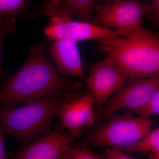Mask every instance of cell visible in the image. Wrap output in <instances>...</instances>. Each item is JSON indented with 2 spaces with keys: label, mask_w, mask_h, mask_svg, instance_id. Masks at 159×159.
Returning a JSON list of instances; mask_svg holds the SVG:
<instances>
[{
  "label": "cell",
  "mask_w": 159,
  "mask_h": 159,
  "mask_svg": "<svg viewBox=\"0 0 159 159\" xmlns=\"http://www.w3.org/2000/svg\"><path fill=\"white\" fill-rule=\"evenodd\" d=\"M94 106L95 99L91 92L69 94L58 112L60 122L56 129L61 131L66 129L70 136L74 139L79 138L83 132L94 126Z\"/></svg>",
  "instance_id": "obj_7"
},
{
  "label": "cell",
  "mask_w": 159,
  "mask_h": 159,
  "mask_svg": "<svg viewBox=\"0 0 159 159\" xmlns=\"http://www.w3.org/2000/svg\"><path fill=\"white\" fill-rule=\"evenodd\" d=\"M48 51L54 60L60 74L74 76L85 81L77 42L68 39L56 40L48 46Z\"/></svg>",
  "instance_id": "obj_11"
},
{
  "label": "cell",
  "mask_w": 159,
  "mask_h": 159,
  "mask_svg": "<svg viewBox=\"0 0 159 159\" xmlns=\"http://www.w3.org/2000/svg\"><path fill=\"white\" fill-rule=\"evenodd\" d=\"M159 90V76L128 81L96 111L94 126L121 109L126 111L144 104Z\"/></svg>",
  "instance_id": "obj_6"
},
{
  "label": "cell",
  "mask_w": 159,
  "mask_h": 159,
  "mask_svg": "<svg viewBox=\"0 0 159 159\" xmlns=\"http://www.w3.org/2000/svg\"><path fill=\"white\" fill-rule=\"evenodd\" d=\"M97 2L98 1H102L104 3H110L116 2V1H119V0H96Z\"/></svg>",
  "instance_id": "obj_21"
},
{
  "label": "cell",
  "mask_w": 159,
  "mask_h": 159,
  "mask_svg": "<svg viewBox=\"0 0 159 159\" xmlns=\"http://www.w3.org/2000/svg\"><path fill=\"white\" fill-rule=\"evenodd\" d=\"M45 46V42L31 46L22 66L2 84L0 108L13 107L42 97L65 96L79 90L80 83L60 74L47 58Z\"/></svg>",
  "instance_id": "obj_1"
},
{
  "label": "cell",
  "mask_w": 159,
  "mask_h": 159,
  "mask_svg": "<svg viewBox=\"0 0 159 159\" xmlns=\"http://www.w3.org/2000/svg\"><path fill=\"white\" fill-rule=\"evenodd\" d=\"M102 156L94 153L88 145L73 144L69 148L68 159H99Z\"/></svg>",
  "instance_id": "obj_17"
},
{
  "label": "cell",
  "mask_w": 159,
  "mask_h": 159,
  "mask_svg": "<svg viewBox=\"0 0 159 159\" xmlns=\"http://www.w3.org/2000/svg\"><path fill=\"white\" fill-rule=\"evenodd\" d=\"M126 112L135 113L140 117L150 118L159 114V90L144 104Z\"/></svg>",
  "instance_id": "obj_15"
},
{
  "label": "cell",
  "mask_w": 159,
  "mask_h": 159,
  "mask_svg": "<svg viewBox=\"0 0 159 159\" xmlns=\"http://www.w3.org/2000/svg\"><path fill=\"white\" fill-rule=\"evenodd\" d=\"M75 139L68 134L55 129L40 136L14 152H9V158L68 159L70 147Z\"/></svg>",
  "instance_id": "obj_10"
},
{
  "label": "cell",
  "mask_w": 159,
  "mask_h": 159,
  "mask_svg": "<svg viewBox=\"0 0 159 159\" xmlns=\"http://www.w3.org/2000/svg\"><path fill=\"white\" fill-rule=\"evenodd\" d=\"M15 16H0V87L2 85V81L6 77L7 73L3 70L2 66V56L3 45L7 36L16 30L15 26Z\"/></svg>",
  "instance_id": "obj_14"
},
{
  "label": "cell",
  "mask_w": 159,
  "mask_h": 159,
  "mask_svg": "<svg viewBox=\"0 0 159 159\" xmlns=\"http://www.w3.org/2000/svg\"><path fill=\"white\" fill-rule=\"evenodd\" d=\"M126 153L151 152V157L159 158V129L150 130L133 145L123 150Z\"/></svg>",
  "instance_id": "obj_12"
},
{
  "label": "cell",
  "mask_w": 159,
  "mask_h": 159,
  "mask_svg": "<svg viewBox=\"0 0 159 159\" xmlns=\"http://www.w3.org/2000/svg\"><path fill=\"white\" fill-rule=\"evenodd\" d=\"M88 70L89 75L85 82L93 95L96 108L99 109L124 85L127 77L109 56L89 66Z\"/></svg>",
  "instance_id": "obj_9"
},
{
  "label": "cell",
  "mask_w": 159,
  "mask_h": 159,
  "mask_svg": "<svg viewBox=\"0 0 159 159\" xmlns=\"http://www.w3.org/2000/svg\"><path fill=\"white\" fill-rule=\"evenodd\" d=\"M6 134L4 129L0 126V159L9 158L8 152H6L5 147L4 138Z\"/></svg>",
  "instance_id": "obj_20"
},
{
  "label": "cell",
  "mask_w": 159,
  "mask_h": 159,
  "mask_svg": "<svg viewBox=\"0 0 159 159\" xmlns=\"http://www.w3.org/2000/svg\"><path fill=\"white\" fill-rule=\"evenodd\" d=\"M106 120L93 126L77 144L123 150L145 136L152 125L150 118L134 117L129 112L111 115Z\"/></svg>",
  "instance_id": "obj_5"
},
{
  "label": "cell",
  "mask_w": 159,
  "mask_h": 159,
  "mask_svg": "<svg viewBox=\"0 0 159 159\" xmlns=\"http://www.w3.org/2000/svg\"><path fill=\"white\" fill-rule=\"evenodd\" d=\"M73 15L80 21L93 22V12L97 4L96 0H63Z\"/></svg>",
  "instance_id": "obj_13"
},
{
  "label": "cell",
  "mask_w": 159,
  "mask_h": 159,
  "mask_svg": "<svg viewBox=\"0 0 159 159\" xmlns=\"http://www.w3.org/2000/svg\"><path fill=\"white\" fill-rule=\"evenodd\" d=\"M43 11L50 20L44 34L49 40L68 39L78 41L124 36L134 28L116 29L103 28L93 22L75 21L73 15L63 0H45Z\"/></svg>",
  "instance_id": "obj_4"
},
{
  "label": "cell",
  "mask_w": 159,
  "mask_h": 159,
  "mask_svg": "<svg viewBox=\"0 0 159 159\" xmlns=\"http://www.w3.org/2000/svg\"><path fill=\"white\" fill-rule=\"evenodd\" d=\"M104 158L106 159H132L133 158L123 150L116 148L104 147Z\"/></svg>",
  "instance_id": "obj_18"
},
{
  "label": "cell",
  "mask_w": 159,
  "mask_h": 159,
  "mask_svg": "<svg viewBox=\"0 0 159 159\" xmlns=\"http://www.w3.org/2000/svg\"><path fill=\"white\" fill-rule=\"evenodd\" d=\"M97 12L93 23L111 29H129L141 25L144 16H149L152 11L150 4L142 0L116 1L104 5H97Z\"/></svg>",
  "instance_id": "obj_8"
},
{
  "label": "cell",
  "mask_w": 159,
  "mask_h": 159,
  "mask_svg": "<svg viewBox=\"0 0 159 159\" xmlns=\"http://www.w3.org/2000/svg\"><path fill=\"white\" fill-rule=\"evenodd\" d=\"M97 42L99 51L114 60L128 81L159 76V37L141 25L125 36Z\"/></svg>",
  "instance_id": "obj_2"
},
{
  "label": "cell",
  "mask_w": 159,
  "mask_h": 159,
  "mask_svg": "<svg viewBox=\"0 0 159 159\" xmlns=\"http://www.w3.org/2000/svg\"><path fill=\"white\" fill-rule=\"evenodd\" d=\"M152 11L148 17L152 21L157 24L159 20V0H150Z\"/></svg>",
  "instance_id": "obj_19"
},
{
  "label": "cell",
  "mask_w": 159,
  "mask_h": 159,
  "mask_svg": "<svg viewBox=\"0 0 159 159\" xmlns=\"http://www.w3.org/2000/svg\"><path fill=\"white\" fill-rule=\"evenodd\" d=\"M70 93L42 97L17 108H1L0 126L6 134L20 141L21 147L28 145L51 130V121Z\"/></svg>",
  "instance_id": "obj_3"
},
{
  "label": "cell",
  "mask_w": 159,
  "mask_h": 159,
  "mask_svg": "<svg viewBox=\"0 0 159 159\" xmlns=\"http://www.w3.org/2000/svg\"><path fill=\"white\" fill-rule=\"evenodd\" d=\"M28 0H0V14L2 16H14L23 12Z\"/></svg>",
  "instance_id": "obj_16"
}]
</instances>
